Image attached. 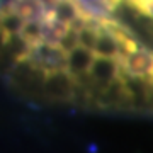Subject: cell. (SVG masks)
Instances as JSON below:
<instances>
[{
	"instance_id": "obj_1",
	"label": "cell",
	"mask_w": 153,
	"mask_h": 153,
	"mask_svg": "<svg viewBox=\"0 0 153 153\" xmlns=\"http://www.w3.org/2000/svg\"><path fill=\"white\" fill-rule=\"evenodd\" d=\"M94 60H95L94 49L87 48V46H82V44H78L76 48H73L68 53L65 70L70 73L71 80H73V88H75L76 82L90 71V66H92Z\"/></svg>"
},
{
	"instance_id": "obj_2",
	"label": "cell",
	"mask_w": 153,
	"mask_h": 153,
	"mask_svg": "<svg viewBox=\"0 0 153 153\" xmlns=\"http://www.w3.org/2000/svg\"><path fill=\"white\" fill-rule=\"evenodd\" d=\"M12 10L17 12L24 21H43L46 7L43 0H16Z\"/></svg>"
},
{
	"instance_id": "obj_3",
	"label": "cell",
	"mask_w": 153,
	"mask_h": 153,
	"mask_svg": "<svg viewBox=\"0 0 153 153\" xmlns=\"http://www.w3.org/2000/svg\"><path fill=\"white\" fill-rule=\"evenodd\" d=\"M94 53L97 56H102V58H111V60L117 61L121 58V46L112 34L100 29V36L94 46Z\"/></svg>"
},
{
	"instance_id": "obj_4",
	"label": "cell",
	"mask_w": 153,
	"mask_h": 153,
	"mask_svg": "<svg viewBox=\"0 0 153 153\" xmlns=\"http://www.w3.org/2000/svg\"><path fill=\"white\" fill-rule=\"evenodd\" d=\"M19 36H21L29 46H34L43 41V26L39 21H26L22 29L19 31Z\"/></svg>"
},
{
	"instance_id": "obj_5",
	"label": "cell",
	"mask_w": 153,
	"mask_h": 153,
	"mask_svg": "<svg viewBox=\"0 0 153 153\" xmlns=\"http://www.w3.org/2000/svg\"><path fill=\"white\" fill-rule=\"evenodd\" d=\"M124 2L141 16L153 19V0H124Z\"/></svg>"
}]
</instances>
